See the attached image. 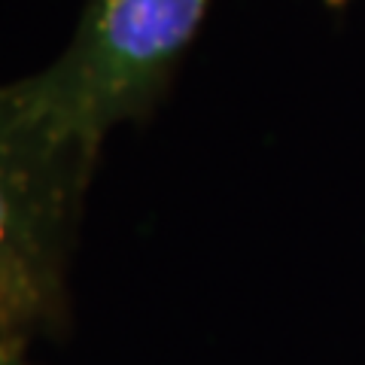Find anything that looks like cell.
Listing matches in <instances>:
<instances>
[{
  "instance_id": "cell-5",
  "label": "cell",
  "mask_w": 365,
  "mask_h": 365,
  "mask_svg": "<svg viewBox=\"0 0 365 365\" xmlns=\"http://www.w3.org/2000/svg\"><path fill=\"white\" fill-rule=\"evenodd\" d=\"M323 4H326V6H344L347 0H323Z\"/></svg>"
},
{
  "instance_id": "cell-4",
  "label": "cell",
  "mask_w": 365,
  "mask_h": 365,
  "mask_svg": "<svg viewBox=\"0 0 365 365\" xmlns=\"http://www.w3.org/2000/svg\"><path fill=\"white\" fill-rule=\"evenodd\" d=\"M6 338H25V332H19L16 326H9L4 317H0V341H6Z\"/></svg>"
},
{
  "instance_id": "cell-2",
  "label": "cell",
  "mask_w": 365,
  "mask_h": 365,
  "mask_svg": "<svg viewBox=\"0 0 365 365\" xmlns=\"http://www.w3.org/2000/svg\"><path fill=\"white\" fill-rule=\"evenodd\" d=\"M88 174L34 128L13 86H0V317L25 335L58 314Z\"/></svg>"
},
{
  "instance_id": "cell-1",
  "label": "cell",
  "mask_w": 365,
  "mask_h": 365,
  "mask_svg": "<svg viewBox=\"0 0 365 365\" xmlns=\"http://www.w3.org/2000/svg\"><path fill=\"white\" fill-rule=\"evenodd\" d=\"M210 0H88L67 49L13 86L55 150L95 165L119 122L146 116L198 37Z\"/></svg>"
},
{
  "instance_id": "cell-3",
  "label": "cell",
  "mask_w": 365,
  "mask_h": 365,
  "mask_svg": "<svg viewBox=\"0 0 365 365\" xmlns=\"http://www.w3.org/2000/svg\"><path fill=\"white\" fill-rule=\"evenodd\" d=\"M0 365H28V359H25V338L0 341Z\"/></svg>"
}]
</instances>
